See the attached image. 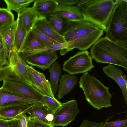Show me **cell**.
I'll list each match as a JSON object with an SVG mask.
<instances>
[{"label": "cell", "instance_id": "38", "mask_svg": "<svg viewBox=\"0 0 127 127\" xmlns=\"http://www.w3.org/2000/svg\"><path fill=\"white\" fill-rule=\"evenodd\" d=\"M27 127H35L33 119L30 116L28 121Z\"/></svg>", "mask_w": 127, "mask_h": 127}, {"label": "cell", "instance_id": "24", "mask_svg": "<svg viewBox=\"0 0 127 127\" xmlns=\"http://www.w3.org/2000/svg\"><path fill=\"white\" fill-rule=\"evenodd\" d=\"M50 73V79L52 92L55 96L58 91V82L61 76V66L56 61L48 68Z\"/></svg>", "mask_w": 127, "mask_h": 127}, {"label": "cell", "instance_id": "25", "mask_svg": "<svg viewBox=\"0 0 127 127\" xmlns=\"http://www.w3.org/2000/svg\"><path fill=\"white\" fill-rule=\"evenodd\" d=\"M17 24L15 33L14 46L19 52L22 46L27 32L23 25L20 15L18 13Z\"/></svg>", "mask_w": 127, "mask_h": 127}, {"label": "cell", "instance_id": "7", "mask_svg": "<svg viewBox=\"0 0 127 127\" xmlns=\"http://www.w3.org/2000/svg\"><path fill=\"white\" fill-rule=\"evenodd\" d=\"M92 59L88 51H79L64 62L63 69L73 75L84 74L94 68Z\"/></svg>", "mask_w": 127, "mask_h": 127}, {"label": "cell", "instance_id": "8", "mask_svg": "<svg viewBox=\"0 0 127 127\" xmlns=\"http://www.w3.org/2000/svg\"><path fill=\"white\" fill-rule=\"evenodd\" d=\"M79 112L76 100L61 103L60 107L54 113V118L51 125L53 127H62L66 126L75 119Z\"/></svg>", "mask_w": 127, "mask_h": 127}, {"label": "cell", "instance_id": "2", "mask_svg": "<svg viewBox=\"0 0 127 127\" xmlns=\"http://www.w3.org/2000/svg\"><path fill=\"white\" fill-rule=\"evenodd\" d=\"M90 55L97 63H109L127 70V49L106 36L100 38L90 48Z\"/></svg>", "mask_w": 127, "mask_h": 127}, {"label": "cell", "instance_id": "14", "mask_svg": "<svg viewBox=\"0 0 127 127\" xmlns=\"http://www.w3.org/2000/svg\"><path fill=\"white\" fill-rule=\"evenodd\" d=\"M34 27L59 44L67 43L63 37L59 34L53 28L46 17H39L35 22Z\"/></svg>", "mask_w": 127, "mask_h": 127}, {"label": "cell", "instance_id": "31", "mask_svg": "<svg viewBox=\"0 0 127 127\" xmlns=\"http://www.w3.org/2000/svg\"><path fill=\"white\" fill-rule=\"evenodd\" d=\"M106 121L104 127H127V119H118L114 121Z\"/></svg>", "mask_w": 127, "mask_h": 127}, {"label": "cell", "instance_id": "28", "mask_svg": "<svg viewBox=\"0 0 127 127\" xmlns=\"http://www.w3.org/2000/svg\"><path fill=\"white\" fill-rule=\"evenodd\" d=\"M13 13L7 8H0V32L11 25L14 22Z\"/></svg>", "mask_w": 127, "mask_h": 127}, {"label": "cell", "instance_id": "40", "mask_svg": "<svg viewBox=\"0 0 127 127\" xmlns=\"http://www.w3.org/2000/svg\"><path fill=\"white\" fill-rule=\"evenodd\" d=\"M8 63L7 59H5L0 56V67L7 64Z\"/></svg>", "mask_w": 127, "mask_h": 127}, {"label": "cell", "instance_id": "33", "mask_svg": "<svg viewBox=\"0 0 127 127\" xmlns=\"http://www.w3.org/2000/svg\"><path fill=\"white\" fill-rule=\"evenodd\" d=\"M8 127H22L20 119L17 117L7 120Z\"/></svg>", "mask_w": 127, "mask_h": 127}, {"label": "cell", "instance_id": "13", "mask_svg": "<svg viewBox=\"0 0 127 127\" xmlns=\"http://www.w3.org/2000/svg\"><path fill=\"white\" fill-rule=\"evenodd\" d=\"M104 72L108 77L113 79L120 87L123 94L125 104L127 106V82L125 75L120 69L108 64L102 68Z\"/></svg>", "mask_w": 127, "mask_h": 127}, {"label": "cell", "instance_id": "26", "mask_svg": "<svg viewBox=\"0 0 127 127\" xmlns=\"http://www.w3.org/2000/svg\"><path fill=\"white\" fill-rule=\"evenodd\" d=\"M52 113L53 112L44 105H42L33 107L27 113L32 118L50 125L46 120V117L48 114Z\"/></svg>", "mask_w": 127, "mask_h": 127}, {"label": "cell", "instance_id": "3", "mask_svg": "<svg viewBox=\"0 0 127 127\" xmlns=\"http://www.w3.org/2000/svg\"><path fill=\"white\" fill-rule=\"evenodd\" d=\"M118 0H79L76 5L84 18L105 32Z\"/></svg>", "mask_w": 127, "mask_h": 127}, {"label": "cell", "instance_id": "12", "mask_svg": "<svg viewBox=\"0 0 127 127\" xmlns=\"http://www.w3.org/2000/svg\"><path fill=\"white\" fill-rule=\"evenodd\" d=\"M44 105L37 101L20 103L0 108V118L10 120L16 117L19 115L27 112L33 107L36 105Z\"/></svg>", "mask_w": 127, "mask_h": 127}, {"label": "cell", "instance_id": "37", "mask_svg": "<svg viewBox=\"0 0 127 127\" xmlns=\"http://www.w3.org/2000/svg\"><path fill=\"white\" fill-rule=\"evenodd\" d=\"M0 56L4 59V50L2 38L0 35Z\"/></svg>", "mask_w": 127, "mask_h": 127}, {"label": "cell", "instance_id": "32", "mask_svg": "<svg viewBox=\"0 0 127 127\" xmlns=\"http://www.w3.org/2000/svg\"><path fill=\"white\" fill-rule=\"evenodd\" d=\"M106 121L96 123L86 119L83 121L79 127H104Z\"/></svg>", "mask_w": 127, "mask_h": 127}, {"label": "cell", "instance_id": "23", "mask_svg": "<svg viewBox=\"0 0 127 127\" xmlns=\"http://www.w3.org/2000/svg\"><path fill=\"white\" fill-rule=\"evenodd\" d=\"M67 47L68 44L67 42L64 43L59 44L45 47L37 50L27 51L19 53L22 58L36 53L47 52H55L58 50H60V54L62 55L65 54L68 52Z\"/></svg>", "mask_w": 127, "mask_h": 127}, {"label": "cell", "instance_id": "22", "mask_svg": "<svg viewBox=\"0 0 127 127\" xmlns=\"http://www.w3.org/2000/svg\"><path fill=\"white\" fill-rule=\"evenodd\" d=\"M23 25L27 32L32 30L39 17L32 7H27L19 13Z\"/></svg>", "mask_w": 127, "mask_h": 127}, {"label": "cell", "instance_id": "35", "mask_svg": "<svg viewBox=\"0 0 127 127\" xmlns=\"http://www.w3.org/2000/svg\"><path fill=\"white\" fill-rule=\"evenodd\" d=\"M17 117L20 120L22 127H27V122L29 116H27L25 113H22L18 115Z\"/></svg>", "mask_w": 127, "mask_h": 127}, {"label": "cell", "instance_id": "36", "mask_svg": "<svg viewBox=\"0 0 127 127\" xmlns=\"http://www.w3.org/2000/svg\"><path fill=\"white\" fill-rule=\"evenodd\" d=\"M33 118L35 127H53L51 125L43 122L36 119Z\"/></svg>", "mask_w": 127, "mask_h": 127}, {"label": "cell", "instance_id": "21", "mask_svg": "<svg viewBox=\"0 0 127 127\" xmlns=\"http://www.w3.org/2000/svg\"><path fill=\"white\" fill-rule=\"evenodd\" d=\"M45 47L32 29L27 32L19 53L37 50Z\"/></svg>", "mask_w": 127, "mask_h": 127}, {"label": "cell", "instance_id": "17", "mask_svg": "<svg viewBox=\"0 0 127 127\" xmlns=\"http://www.w3.org/2000/svg\"><path fill=\"white\" fill-rule=\"evenodd\" d=\"M17 20L6 28L0 32L4 50V58L7 59L10 50L14 46Z\"/></svg>", "mask_w": 127, "mask_h": 127}, {"label": "cell", "instance_id": "41", "mask_svg": "<svg viewBox=\"0 0 127 127\" xmlns=\"http://www.w3.org/2000/svg\"></svg>", "mask_w": 127, "mask_h": 127}, {"label": "cell", "instance_id": "34", "mask_svg": "<svg viewBox=\"0 0 127 127\" xmlns=\"http://www.w3.org/2000/svg\"><path fill=\"white\" fill-rule=\"evenodd\" d=\"M79 0H55L59 4L66 5H76Z\"/></svg>", "mask_w": 127, "mask_h": 127}, {"label": "cell", "instance_id": "18", "mask_svg": "<svg viewBox=\"0 0 127 127\" xmlns=\"http://www.w3.org/2000/svg\"><path fill=\"white\" fill-rule=\"evenodd\" d=\"M54 12L58 13L70 21H77L84 19L77 6L59 4Z\"/></svg>", "mask_w": 127, "mask_h": 127}, {"label": "cell", "instance_id": "39", "mask_svg": "<svg viewBox=\"0 0 127 127\" xmlns=\"http://www.w3.org/2000/svg\"><path fill=\"white\" fill-rule=\"evenodd\" d=\"M7 120L0 118V127H8Z\"/></svg>", "mask_w": 127, "mask_h": 127}, {"label": "cell", "instance_id": "9", "mask_svg": "<svg viewBox=\"0 0 127 127\" xmlns=\"http://www.w3.org/2000/svg\"><path fill=\"white\" fill-rule=\"evenodd\" d=\"M3 81L2 87L7 90L29 99L43 103L44 95L33 86L22 82L10 81Z\"/></svg>", "mask_w": 127, "mask_h": 127}, {"label": "cell", "instance_id": "19", "mask_svg": "<svg viewBox=\"0 0 127 127\" xmlns=\"http://www.w3.org/2000/svg\"><path fill=\"white\" fill-rule=\"evenodd\" d=\"M58 4L55 0H36L32 7L39 17H46L54 12Z\"/></svg>", "mask_w": 127, "mask_h": 127}, {"label": "cell", "instance_id": "10", "mask_svg": "<svg viewBox=\"0 0 127 127\" xmlns=\"http://www.w3.org/2000/svg\"><path fill=\"white\" fill-rule=\"evenodd\" d=\"M26 70L33 86L43 95L55 98L53 93L50 82L44 74L27 65Z\"/></svg>", "mask_w": 127, "mask_h": 127}, {"label": "cell", "instance_id": "6", "mask_svg": "<svg viewBox=\"0 0 127 127\" xmlns=\"http://www.w3.org/2000/svg\"><path fill=\"white\" fill-rule=\"evenodd\" d=\"M7 60L8 64L0 67V81H15L33 86L26 70L28 64L14 46L9 52Z\"/></svg>", "mask_w": 127, "mask_h": 127}, {"label": "cell", "instance_id": "4", "mask_svg": "<svg viewBox=\"0 0 127 127\" xmlns=\"http://www.w3.org/2000/svg\"><path fill=\"white\" fill-rule=\"evenodd\" d=\"M79 84L87 101L94 109L99 110L112 106L110 99L112 95L109 88L99 80L87 72L81 76Z\"/></svg>", "mask_w": 127, "mask_h": 127}, {"label": "cell", "instance_id": "11", "mask_svg": "<svg viewBox=\"0 0 127 127\" xmlns=\"http://www.w3.org/2000/svg\"><path fill=\"white\" fill-rule=\"evenodd\" d=\"M58 57L56 53L54 51L36 53L23 59L31 66H35L44 71L48 69Z\"/></svg>", "mask_w": 127, "mask_h": 127}, {"label": "cell", "instance_id": "15", "mask_svg": "<svg viewBox=\"0 0 127 127\" xmlns=\"http://www.w3.org/2000/svg\"><path fill=\"white\" fill-rule=\"evenodd\" d=\"M78 80V77L73 75L65 73L62 75L59 81L56 95L57 99H60L74 88Z\"/></svg>", "mask_w": 127, "mask_h": 127}, {"label": "cell", "instance_id": "1", "mask_svg": "<svg viewBox=\"0 0 127 127\" xmlns=\"http://www.w3.org/2000/svg\"><path fill=\"white\" fill-rule=\"evenodd\" d=\"M104 32L98 26L84 19L70 21L63 36L67 43L68 52L75 48L84 51L96 42Z\"/></svg>", "mask_w": 127, "mask_h": 127}, {"label": "cell", "instance_id": "16", "mask_svg": "<svg viewBox=\"0 0 127 127\" xmlns=\"http://www.w3.org/2000/svg\"><path fill=\"white\" fill-rule=\"evenodd\" d=\"M33 101H34L9 91L2 87L0 88V108Z\"/></svg>", "mask_w": 127, "mask_h": 127}, {"label": "cell", "instance_id": "5", "mask_svg": "<svg viewBox=\"0 0 127 127\" xmlns=\"http://www.w3.org/2000/svg\"><path fill=\"white\" fill-rule=\"evenodd\" d=\"M105 32V36L110 40L127 47V0H117Z\"/></svg>", "mask_w": 127, "mask_h": 127}, {"label": "cell", "instance_id": "30", "mask_svg": "<svg viewBox=\"0 0 127 127\" xmlns=\"http://www.w3.org/2000/svg\"><path fill=\"white\" fill-rule=\"evenodd\" d=\"M33 30L46 47L59 44L42 33L35 28L34 27Z\"/></svg>", "mask_w": 127, "mask_h": 127}, {"label": "cell", "instance_id": "20", "mask_svg": "<svg viewBox=\"0 0 127 127\" xmlns=\"http://www.w3.org/2000/svg\"><path fill=\"white\" fill-rule=\"evenodd\" d=\"M46 18L55 30L63 36L66 31L70 21L55 12L49 14Z\"/></svg>", "mask_w": 127, "mask_h": 127}, {"label": "cell", "instance_id": "27", "mask_svg": "<svg viewBox=\"0 0 127 127\" xmlns=\"http://www.w3.org/2000/svg\"><path fill=\"white\" fill-rule=\"evenodd\" d=\"M7 6V9L20 13L34 0H4Z\"/></svg>", "mask_w": 127, "mask_h": 127}, {"label": "cell", "instance_id": "29", "mask_svg": "<svg viewBox=\"0 0 127 127\" xmlns=\"http://www.w3.org/2000/svg\"><path fill=\"white\" fill-rule=\"evenodd\" d=\"M43 103L53 113L60 107L61 104V103L55 98L45 95L43 96Z\"/></svg>", "mask_w": 127, "mask_h": 127}]
</instances>
